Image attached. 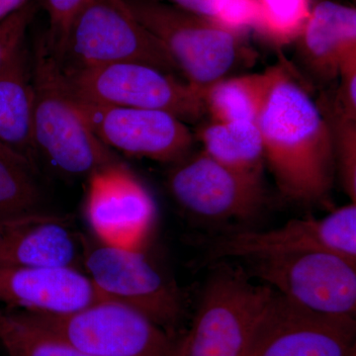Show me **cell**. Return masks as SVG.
Listing matches in <instances>:
<instances>
[{
  "instance_id": "1",
  "label": "cell",
  "mask_w": 356,
  "mask_h": 356,
  "mask_svg": "<svg viewBox=\"0 0 356 356\" xmlns=\"http://www.w3.org/2000/svg\"><path fill=\"white\" fill-rule=\"evenodd\" d=\"M257 124L266 165L283 195L304 204L324 200L336 172L332 125L285 65L278 64Z\"/></svg>"
},
{
  "instance_id": "2",
  "label": "cell",
  "mask_w": 356,
  "mask_h": 356,
  "mask_svg": "<svg viewBox=\"0 0 356 356\" xmlns=\"http://www.w3.org/2000/svg\"><path fill=\"white\" fill-rule=\"evenodd\" d=\"M33 139L40 161L70 177H88L121 163L77 111L62 67L46 39L31 57Z\"/></svg>"
},
{
  "instance_id": "3",
  "label": "cell",
  "mask_w": 356,
  "mask_h": 356,
  "mask_svg": "<svg viewBox=\"0 0 356 356\" xmlns=\"http://www.w3.org/2000/svg\"><path fill=\"white\" fill-rule=\"evenodd\" d=\"M163 43L185 81L202 96L217 81L250 65L254 53L245 36L161 0H121Z\"/></svg>"
},
{
  "instance_id": "4",
  "label": "cell",
  "mask_w": 356,
  "mask_h": 356,
  "mask_svg": "<svg viewBox=\"0 0 356 356\" xmlns=\"http://www.w3.org/2000/svg\"><path fill=\"white\" fill-rule=\"evenodd\" d=\"M274 290L221 262L208 278L197 310L173 356H245Z\"/></svg>"
},
{
  "instance_id": "5",
  "label": "cell",
  "mask_w": 356,
  "mask_h": 356,
  "mask_svg": "<svg viewBox=\"0 0 356 356\" xmlns=\"http://www.w3.org/2000/svg\"><path fill=\"white\" fill-rule=\"evenodd\" d=\"M58 62L63 70L137 63L180 74L163 43L121 0H86L70 26Z\"/></svg>"
},
{
  "instance_id": "6",
  "label": "cell",
  "mask_w": 356,
  "mask_h": 356,
  "mask_svg": "<svg viewBox=\"0 0 356 356\" xmlns=\"http://www.w3.org/2000/svg\"><path fill=\"white\" fill-rule=\"evenodd\" d=\"M15 312L92 356L175 355L170 332L118 302L102 300L64 315Z\"/></svg>"
},
{
  "instance_id": "7",
  "label": "cell",
  "mask_w": 356,
  "mask_h": 356,
  "mask_svg": "<svg viewBox=\"0 0 356 356\" xmlns=\"http://www.w3.org/2000/svg\"><path fill=\"white\" fill-rule=\"evenodd\" d=\"M83 269L103 299L140 312L170 334L184 316L179 288L142 248L115 247L86 238Z\"/></svg>"
},
{
  "instance_id": "8",
  "label": "cell",
  "mask_w": 356,
  "mask_h": 356,
  "mask_svg": "<svg viewBox=\"0 0 356 356\" xmlns=\"http://www.w3.org/2000/svg\"><path fill=\"white\" fill-rule=\"evenodd\" d=\"M72 95L96 104L161 110L182 121L205 113L203 96L186 81L151 65L124 63L63 70Z\"/></svg>"
},
{
  "instance_id": "9",
  "label": "cell",
  "mask_w": 356,
  "mask_h": 356,
  "mask_svg": "<svg viewBox=\"0 0 356 356\" xmlns=\"http://www.w3.org/2000/svg\"><path fill=\"white\" fill-rule=\"evenodd\" d=\"M255 276L285 298L325 315L355 318L356 261L310 250L245 259Z\"/></svg>"
},
{
  "instance_id": "10",
  "label": "cell",
  "mask_w": 356,
  "mask_h": 356,
  "mask_svg": "<svg viewBox=\"0 0 356 356\" xmlns=\"http://www.w3.org/2000/svg\"><path fill=\"white\" fill-rule=\"evenodd\" d=\"M327 250L356 261V203L322 218H302L264 231L243 229L213 238L210 261Z\"/></svg>"
},
{
  "instance_id": "11",
  "label": "cell",
  "mask_w": 356,
  "mask_h": 356,
  "mask_svg": "<svg viewBox=\"0 0 356 356\" xmlns=\"http://www.w3.org/2000/svg\"><path fill=\"white\" fill-rule=\"evenodd\" d=\"M355 318L308 310L275 291L245 356H356Z\"/></svg>"
},
{
  "instance_id": "12",
  "label": "cell",
  "mask_w": 356,
  "mask_h": 356,
  "mask_svg": "<svg viewBox=\"0 0 356 356\" xmlns=\"http://www.w3.org/2000/svg\"><path fill=\"white\" fill-rule=\"evenodd\" d=\"M168 184L178 205L203 221L252 219L266 201L261 181L234 172L203 151L175 163Z\"/></svg>"
},
{
  "instance_id": "13",
  "label": "cell",
  "mask_w": 356,
  "mask_h": 356,
  "mask_svg": "<svg viewBox=\"0 0 356 356\" xmlns=\"http://www.w3.org/2000/svg\"><path fill=\"white\" fill-rule=\"evenodd\" d=\"M70 95L91 132L108 149L161 163H175L188 156L193 136L175 115L96 104Z\"/></svg>"
},
{
  "instance_id": "14",
  "label": "cell",
  "mask_w": 356,
  "mask_h": 356,
  "mask_svg": "<svg viewBox=\"0 0 356 356\" xmlns=\"http://www.w3.org/2000/svg\"><path fill=\"white\" fill-rule=\"evenodd\" d=\"M86 213L99 242L142 248L156 208L144 184L121 163L89 177Z\"/></svg>"
},
{
  "instance_id": "15",
  "label": "cell",
  "mask_w": 356,
  "mask_h": 356,
  "mask_svg": "<svg viewBox=\"0 0 356 356\" xmlns=\"http://www.w3.org/2000/svg\"><path fill=\"white\" fill-rule=\"evenodd\" d=\"M84 248L86 236L62 215L39 209L0 222V266L81 269Z\"/></svg>"
},
{
  "instance_id": "16",
  "label": "cell",
  "mask_w": 356,
  "mask_h": 356,
  "mask_svg": "<svg viewBox=\"0 0 356 356\" xmlns=\"http://www.w3.org/2000/svg\"><path fill=\"white\" fill-rule=\"evenodd\" d=\"M102 300L81 269L0 266V304L10 311L64 315Z\"/></svg>"
},
{
  "instance_id": "17",
  "label": "cell",
  "mask_w": 356,
  "mask_h": 356,
  "mask_svg": "<svg viewBox=\"0 0 356 356\" xmlns=\"http://www.w3.org/2000/svg\"><path fill=\"white\" fill-rule=\"evenodd\" d=\"M0 147L35 175L39 172L33 139L31 57L25 40L0 69Z\"/></svg>"
},
{
  "instance_id": "18",
  "label": "cell",
  "mask_w": 356,
  "mask_h": 356,
  "mask_svg": "<svg viewBox=\"0 0 356 356\" xmlns=\"http://www.w3.org/2000/svg\"><path fill=\"white\" fill-rule=\"evenodd\" d=\"M302 62L318 81L339 77L346 56L356 54V9L331 0L312 6L298 38Z\"/></svg>"
},
{
  "instance_id": "19",
  "label": "cell",
  "mask_w": 356,
  "mask_h": 356,
  "mask_svg": "<svg viewBox=\"0 0 356 356\" xmlns=\"http://www.w3.org/2000/svg\"><path fill=\"white\" fill-rule=\"evenodd\" d=\"M203 152L221 165L262 182L266 159L257 122H215L201 129Z\"/></svg>"
},
{
  "instance_id": "20",
  "label": "cell",
  "mask_w": 356,
  "mask_h": 356,
  "mask_svg": "<svg viewBox=\"0 0 356 356\" xmlns=\"http://www.w3.org/2000/svg\"><path fill=\"white\" fill-rule=\"evenodd\" d=\"M277 72L276 65L261 74L228 76L211 86L203 95L211 121L257 122Z\"/></svg>"
},
{
  "instance_id": "21",
  "label": "cell",
  "mask_w": 356,
  "mask_h": 356,
  "mask_svg": "<svg viewBox=\"0 0 356 356\" xmlns=\"http://www.w3.org/2000/svg\"><path fill=\"white\" fill-rule=\"evenodd\" d=\"M0 343L9 356H92L15 311L0 310Z\"/></svg>"
},
{
  "instance_id": "22",
  "label": "cell",
  "mask_w": 356,
  "mask_h": 356,
  "mask_svg": "<svg viewBox=\"0 0 356 356\" xmlns=\"http://www.w3.org/2000/svg\"><path fill=\"white\" fill-rule=\"evenodd\" d=\"M34 172L0 147V222L39 210L41 192Z\"/></svg>"
},
{
  "instance_id": "23",
  "label": "cell",
  "mask_w": 356,
  "mask_h": 356,
  "mask_svg": "<svg viewBox=\"0 0 356 356\" xmlns=\"http://www.w3.org/2000/svg\"><path fill=\"white\" fill-rule=\"evenodd\" d=\"M254 31L274 47L296 41L310 15L312 0H255Z\"/></svg>"
},
{
  "instance_id": "24",
  "label": "cell",
  "mask_w": 356,
  "mask_h": 356,
  "mask_svg": "<svg viewBox=\"0 0 356 356\" xmlns=\"http://www.w3.org/2000/svg\"><path fill=\"white\" fill-rule=\"evenodd\" d=\"M217 23L236 34L254 30L257 18L255 0H161Z\"/></svg>"
},
{
  "instance_id": "25",
  "label": "cell",
  "mask_w": 356,
  "mask_h": 356,
  "mask_svg": "<svg viewBox=\"0 0 356 356\" xmlns=\"http://www.w3.org/2000/svg\"><path fill=\"white\" fill-rule=\"evenodd\" d=\"M331 123L334 134L336 170H339L343 191L356 202V120L336 112Z\"/></svg>"
},
{
  "instance_id": "26",
  "label": "cell",
  "mask_w": 356,
  "mask_h": 356,
  "mask_svg": "<svg viewBox=\"0 0 356 356\" xmlns=\"http://www.w3.org/2000/svg\"><path fill=\"white\" fill-rule=\"evenodd\" d=\"M86 1V0H44V6L50 20V30L46 42L58 60L64 50L70 26Z\"/></svg>"
},
{
  "instance_id": "27",
  "label": "cell",
  "mask_w": 356,
  "mask_h": 356,
  "mask_svg": "<svg viewBox=\"0 0 356 356\" xmlns=\"http://www.w3.org/2000/svg\"><path fill=\"white\" fill-rule=\"evenodd\" d=\"M35 4L29 1L0 22V69L26 39V31L35 15Z\"/></svg>"
},
{
  "instance_id": "28",
  "label": "cell",
  "mask_w": 356,
  "mask_h": 356,
  "mask_svg": "<svg viewBox=\"0 0 356 356\" xmlns=\"http://www.w3.org/2000/svg\"><path fill=\"white\" fill-rule=\"evenodd\" d=\"M30 0H0V22L19 10L21 7L27 4Z\"/></svg>"
}]
</instances>
